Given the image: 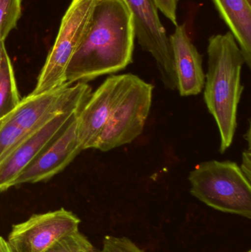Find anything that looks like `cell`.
<instances>
[{
	"instance_id": "cell-1",
	"label": "cell",
	"mask_w": 251,
	"mask_h": 252,
	"mask_svg": "<svg viewBox=\"0 0 251 252\" xmlns=\"http://www.w3.org/2000/svg\"><path fill=\"white\" fill-rule=\"evenodd\" d=\"M135 33L122 0H97L86 33L74 55L66 84L87 83L113 75L133 63Z\"/></svg>"
},
{
	"instance_id": "cell-2",
	"label": "cell",
	"mask_w": 251,
	"mask_h": 252,
	"mask_svg": "<svg viewBox=\"0 0 251 252\" xmlns=\"http://www.w3.org/2000/svg\"><path fill=\"white\" fill-rule=\"evenodd\" d=\"M207 53L204 100L219 129L220 152L224 154L232 144L237 127V110L244 90L241 74L245 59L230 31L211 36Z\"/></svg>"
},
{
	"instance_id": "cell-3",
	"label": "cell",
	"mask_w": 251,
	"mask_h": 252,
	"mask_svg": "<svg viewBox=\"0 0 251 252\" xmlns=\"http://www.w3.org/2000/svg\"><path fill=\"white\" fill-rule=\"evenodd\" d=\"M190 192L223 213L251 219V180L235 161H204L189 175Z\"/></svg>"
},
{
	"instance_id": "cell-4",
	"label": "cell",
	"mask_w": 251,
	"mask_h": 252,
	"mask_svg": "<svg viewBox=\"0 0 251 252\" xmlns=\"http://www.w3.org/2000/svg\"><path fill=\"white\" fill-rule=\"evenodd\" d=\"M153 89V84L128 74L94 149L106 152L131 143L142 133L151 109Z\"/></svg>"
},
{
	"instance_id": "cell-5",
	"label": "cell",
	"mask_w": 251,
	"mask_h": 252,
	"mask_svg": "<svg viewBox=\"0 0 251 252\" xmlns=\"http://www.w3.org/2000/svg\"><path fill=\"white\" fill-rule=\"evenodd\" d=\"M97 1L72 0L30 94H41L67 84L68 66L86 33Z\"/></svg>"
},
{
	"instance_id": "cell-6",
	"label": "cell",
	"mask_w": 251,
	"mask_h": 252,
	"mask_svg": "<svg viewBox=\"0 0 251 252\" xmlns=\"http://www.w3.org/2000/svg\"><path fill=\"white\" fill-rule=\"evenodd\" d=\"M132 18L135 37L144 51L156 61L165 88L177 90L176 75L169 38L161 22L155 0H122Z\"/></svg>"
},
{
	"instance_id": "cell-7",
	"label": "cell",
	"mask_w": 251,
	"mask_h": 252,
	"mask_svg": "<svg viewBox=\"0 0 251 252\" xmlns=\"http://www.w3.org/2000/svg\"><path fill=\"white\" fill-rule=\"evenodd\" d=\"M91 93L87 83L80 82L64 84L41 94H29L21 99L7 118L27 131H34L63 112L82 107Z\"/></svg>"
},
{
	"instance_id": "cell-8",
	"label": "cell",
	"mask_w": 251,
	"mask_h": 252,
	"mask_svg": "<svg viewBox=\"0 0 251 252\" xmlns=\"http://www.w3.org/2000/svg\"><path fill=\"white\" fill-rule=\"evenodd\" d=\"M79 218L64 208L35 214L12 227L7 244L14 252H46L79 231Z\"/></svg>"
},
{
	"instance_id": "cell-9",
	"label": "cell",
	"mask_w": 251,
	"mask_h": 252,
	"mask_svg": "<svg viewBox=\"0 0 251 252\" xmlns=\"http://www.w3.org/2000/svg\"><path fill=\"white\" fill-rule=\"evenodd\" d=\"M82 107L69 109L38 127L0 163V192L13 187L18 176L58 136Z\"/></svg>"
},
{
	"instance_id": "cell-10",
	"label": "cell",
	"mask_w": 251,
	"mask_h": 252,
	"mask_svg": "<svg viewBox=\"0 0 251 252\" xmlns=\"http://www.w3.org/2000/svg\"><path fill=\"white\" fill-rule=\"evenodd\" d=\"M78 112L58 136L18 176L13 187L49 180L63 171L83 151L77 131Z\"/></svg>"
},
{
	"instance_id": "cell-11",
	"label": "cell",
	"mask_w": 251,
	"mask_h": 252,
	"mask_svg": "<svg viewBox=\"0 0 251 252\" xmlns=\"http://www.w3.org/2000/svg\"><path fill=\"white\" fill-rule=\"evenodd\" d=\"M127 79L128 74L111 75L91 93L78 112L77 131L83 151L94 148Z\"/></svg>"
},
{
	"instance_id": "cell-12",
	"label": "cell",
	"mask_w": 251,
	"mask_h": 252,
	"mask_svg": "<svg viewBox=\"0 0 251 252\" xmlns=\"http://www.w3.org/2000/svg\"><path fill=\"white\" fill-rule=\"evenodd\" d=\"M180 95H197L204 88L203 59L189 35L185 25H177L169 37Z\"/></svg>"
},
{
	"instance_id": "cell-13",
	"label": "cell",
	"mask_w": 251,
	"mask_h": 252,
	"mask_svg": "<svg viewBox=\"0 0 251 252\" xmlns=\"http://www.w3.org/2000/svg\"><path fill=\"white\" fill-rule=\"evenodd\" d=\"M221 19L234 35L245 63L251 67V4L247 0H212Z\"/></svg>"
},
{
	"instance_id": "cell-14",
	"label": "cell",
	"mask_w": 251,
	"mask_h": 252,
	"mask_svg": "<svg viewBox=\"0 0 251 252\" xmlns=\"http://www.w3.org/2000/svg\"><path fill=\"white\" fill-rule=\"evenodd\" d=\"M20 100L13 63L7 56L0 75V121L8 116Z\"/></svg>"
},
{
	"instance_id": "cell-15",
	"label": "cell",
	"mask_w": 251,
	"mask_h": 252,
	"mask_svg": "<svg viewBox=\"0 0 251 252\" xmlns=\"http://www.w3.org/2000/svg\"><path fill=\"white\" fill-rule=\"evenodd\" d=\"M35 131V130H34ZM32 132L27 131L7 116L0 121V163Z\"/></svg>"
},
{
	"instance_id": "cell-16",
	"label": "cell",
	"mask_w": 251,
	"mask_h": 252,
	"mask_svg": "<svg viewBox=\"0 0 251 252\" xmlns=\"http://www.w3.org/2000/svg\"><path fill=\"white\" fill-rule=\"evenodd\" d=\"M21 15L22 0H0V41L16 28Z\"/></svg>"
},
{
	"instance_id": "cell-17",
	"label": "cell",
	"mask_w": 251,
	"mask_h": 252,
	"mask_svg": "<svg viewBox=\"0 0 251 252\" xmlns=\"http://www.w3.org/2000/svg\"><path fill=\"white\" fill-rule=\"evenodd\" d=\"M94 251L95 250L94 247L89 240L84 234L78 231L60 240L46 252H94Z\"/></svg>"
},
{
	"instance_id": "cell-18",
	"label": "cell",
	"mask_w": 251,
	"mask_h": 252,
	"mask_svg": "<svg viewBox=\"0 0 251 252\" xmlns=\"http://www.w3.org/2000/svg\"><path fill=\"white\" fill-rule=\"evenodd\" d=\"M103 252H144L126 237H105Z\"/></svg>"
},
{
	"instance_id": "cell-19",
	"label": "cell",
	"mask_w": 251,
	"mask_h": 252,
	"mask_svg": "<svg viewBox=\"0 0 251 252\" xmlns=\"http://www.w3.org/2000/svg\"><path fill=\"white\" fill-rule=\"evenodd\" d=\"M159 11L162 12L167 19L175 27L178 25L177 9L179 0H155Z\"/></svg>"
},
{
	"instance_id": "cell-20",
	"label": "cell",
	"mask_w": 251,
	"mask_h": 252,
	"mask_svg": "<svg viewBox=\"0 0 251 252\" xmlns=\"http://www.w3.org/2000/svg\"><path fill=\"white\" fill-rule=\"evenodd\" d=\"M245 139L248 142V148H246L243 153V158H242V164L240 168L243 170L244 174L247 176L248 179H251V126H249L247 133L245 136Z\"/></svg>"
},
{
	"instance_id": "cell-21",
	"label": "cell",
	"mask_w": 251,
	"mask_h": 252,
	"mask_svg": "<svg viewBox=\"0 0 251 252\" xmlns=\"http://www.w3.org/2000/svg\"><path fill=\"white\" fill-rule=\"evenodd\" d=\"M7 56H8V54H7V50H6L4 41H0V75H1L4 59Z\"/></svg>"
},
{
	"instance_id": "cell-22",
	"label": "cell",
	"mask_w": 251,
	"mask_h": 252,
	"mask_svg": "<svg viewBox=\"0 0 251 252\" xmlns=\"http://www.w3.org/2000/svg\"><path fill=\"white\" fill-rule=\"evenodd\" d=\"M0 252H14L2 237H0Z\"/></svg>"
},
{
	"instance_id": "cell-23",
	"label": "cell",
	"mask_w": 251,
	"mask_h": 252,
	"mask_svg": "<svg viewBox=\"0 0 251 252\" xmlns=\"http://www.w3.org/2000/svg\"><path fill=\"white\" fill-rule=\"evenodd\" d=\"M248 2L251 4V0H247Z\"/></svg>"
},
{
	"instance_id": "cell-24",
	"label": "cell",
	"mask_w": 251,
	"mask_h": 252,
	"mask_svg": "<svg viewBox=\"0 0 251 252\" xmlns=\"http://www.w3.org/2000/svg\"><path fill=\"white\" fill-rule=\"evenodd\" d=\"M94 252H102V251H99V252L94 251Z\"/></svg>"
},
{
	"instance_id": "cell-25",
	"label": "cell",
	"mask_w": 251,
	"mask_h": 252,
	"mask_svg": "<svg viewBox=\"0 0 251 252\" xmlns=\"http://www.w3.org/2000/svg\"><path fill=\"white\" fill-rule=\"evenodd\" d=\"M247 252H251V250H249V251H248Z\"/></svg>"
}]
</instances>
